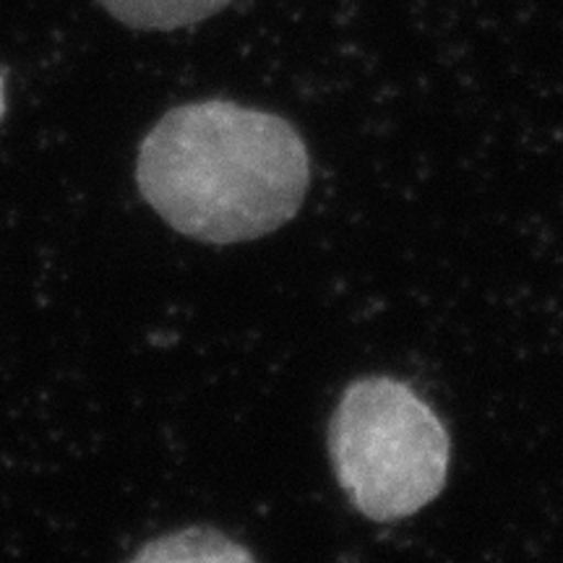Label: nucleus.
I'll list each match as a JSON object with an SVG mask.
<instances>
[{"label":"nucleus","instance_id":"5","mask_svg":"<svg viewBox=\"0 0 563 563\" xmlns=\"http://www.w3.org/2000/svg\"><path fill=\"white\" fill-rule=\"evenodd\" d=\"M5 115V87H3V76H0V118Z\"/></svg>","mask_w":563,"mask_h":563},{"label":"nucleus","instance_id":"4","mask_svg":"<svg viewBox=\"0 0 563 563\" xmlns=\"http://www.w3.org/2000/svg\"><path fill=\"white\" fill-rule=\"evenodd\" d=\"M104 11L131 30L173 32L199 24L235 0H100Z\"/></svg>","mask_w":563,"mask_h":563},{"label":"nucleus","instance_id":"2","mask_svg":"<svg viewBox=\"0 0 563 563\" xmlns=\"http://www.w3.org/2000/svg\"><path fill=\"white\" fill-rule=\"evenodd\" d=\"M336 481L373 522L426 509L446 485L449 433L410 386L386 376L350 384L329 431Z\"/></svg>","mask_w":563,"mask_h":563},{"label":"nucleus","instance_id":"3","mask_svg":"<svg viewBox=\"0 0 563 563\" xmlns=\"http://www.w3.org/2000/svg\"><path fill=\"white\" fill-rule=\"evenodd\" d=\"M129 563H258L249 548L209 527H188L146 543Z\"/></svg>","mask_w":563,"mask_h":563},{"label":"nucleus","instance_id":"1","mask_svg":"<svg viewBox=\"0 0 563 563\" xmlns=\"http://www.w3.org/2000/svg\"><path fill=\"white\" fill-rule=\"evenodd\" d=\"M141 196L201 243H243L292 220L311 183L306 141L285 118L238 102L173 108L141 141Z\"/></svg>","mask_w":563,"mask_h":563}]
</instances>
